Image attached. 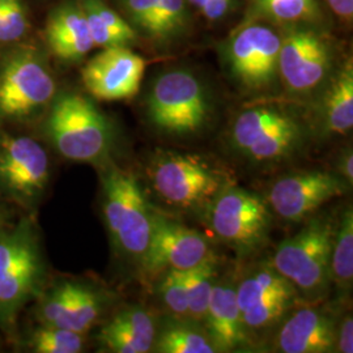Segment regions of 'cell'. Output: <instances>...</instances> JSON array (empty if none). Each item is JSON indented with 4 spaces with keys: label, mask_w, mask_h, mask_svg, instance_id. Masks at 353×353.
Masks as SVG:
<instances>
[{
    "label": "cell",
    "mask_w": 353,
    "mask_h": 353,
    "mask_svg": "<svg viewBox=\"0 0 353 353\" xmlns=\"http://www.w3.org/2000/svg\"><path fill=\"white\" fill-rule=\"evenodd\" d=\"M160 292L165 306L170 313H173L176 318L189 316V300L185 281V271H166V275L160 285Z\"/></svg>",
    "instance_id": "1f68e13d"
},
{
    "label": "cell",
    "mask_w": 353,
    "mask_h": 353,
    "mask_svg": "<svg viewBox=\"0 0 353 353\" xmlns=\"http://www.w3.org/2000/svg\"><path fill=\"white\" fill-rule=\"evenodd\" d=\"M153 345L160 353H214L216 348L207 336L181 325L166 328L154 339Z\"/></svg>",
    "instance_id": "83f0119b"
},
{
    "label": "cell",
    "mask_w": 353,
    "mask_h": 353,
    "mask_svg": "<svg viewBox=\"0 0 353 353\" xmlns=\"http://www.w3.org/2000/svg\"><path fill=\"white\" fill-rule=\"evenodd\" d=\"M204 17L211 21L224 19L232 11L236 0H188Z\"/></svg>",
    "instance_id": "e575fe53"
},
{
    "label": "cell",
    "mask_w": 353,
    "mask_h": 353,
    "mask_svg": "<svg viewBox=\"0 0 353 353\" xmlns=\"http://www.w3.org/2000/svg\"><path fill=\"white\" fill-rule=\"evenodd\" d=\"M55 81L36 51H19L0 71V114L21 119L36 113L55 96Z\"/></svg>",
    "instance_id": "8fae6325"
},
{
    "label": "cell",
    "mask_w": 353,
    "mask_h": 353,
    "mask_svg": "<svg viewBox=\"0 0 353 353\" xmlns=\"http://www.w3.org/2000/svg\"><path fill=\"white\" fill-rule=\"evenodd\" d=\"M151 174L159 196L181 208H202L211 204L227 185L216 169L192 154L166 153L153 163Z\"/></svg>",
    "instance_id": "ba28073f"
},
{
    "label": "cell",
    "mask_w": 353,
    "mask_h": 353,
    "mask_svg": "<svg viewBox=\"0 0 353 353\" xmlns=\"http://www.w3.org/2000/svg\"><path fill=\"white\" fill-rule=\"evenodd\" d=\"M43 279V262L32 223L11 232L0 230V323L11 326L20 309L36 294Z\"/></svg>",
    "instance_id": "277c9868"
},
{
    "label": "cell",
    "mask_w": 353,
    "mask_h": 353,
    "mask_svg": "<svg viewBox=\"0 0 353 353\" xmlns=\"http://www.w3.org/2000/svg\"><path fill=\"white\" fill-rule=\"evenodd\" d=\"M331 280L338 290L348 292L353 281V214L348 207L341 216L331 252Z\"/></svg>",
    "instance_id": "cb8c5ba5"
},
{
    "label": "cell",
    "mask_w": 353,
    "mask_h": 353,
    "mask_svg": "<svg viewBox=\"0 0 353 353\" xmlns=\"http://www.w3.org/2000/svg\"><path fill=\"white\" fill-rule=\"evenodd\" d=\"M281 34L259 21L241 24L224 46L229 74L241 87L252 92L270 89L279 80Z\"/></svg>",
    "instance_id": "52a82bcc"
},
{
    "label": "cell",
    "mask_w": 353,
    "mask_h": 353,
    "mask_svg": "<svg viewBox=\"0 0 353 353\" xmlns=\"http://www.w3.org/2000/svg\"><path fill=\"white\" fill-rule=\"evenodd\" d=\"M188 0H160L152 23L150 41L159 46L173 42L189 28Z\"/></svg>",
    "instance_id": "484cf974"
},
{
    "label": "cell",
    "mask_w": 353,
    "mask_h": 353,
    "mask_svg": "<svg viewBox=\"0 0 353 353\" xmlns=\"http://www.w3.org/2000/svg\"><path fill=\"white\" fill-rule=\"evenodd\" d=\"M334 50L326 36L306 26H290L281 34L279 80L294 96L319 88L332 71Z\"/></svg>",
    "instance_id": "9c48e42d"
},
{
    "label": "cell",
    "mask_w": 353,
    "mask_h": 353,
    "mask_svg": "<svg viewBox=\"0 0 353 353\" xmlns=\"http://www.w3.org/2000/svg\"><path fill=\"white\" fill-rule=\"evenodd\" d=\"M99 339L110 352H150L156 339L153 318L140 307L122 310L102 328Z\"/></svg>",
    "instance_id": "d6986e66"
},
{
    "label": "cell",
    "mask_w": 353,
    "mask_h": 353,
    "mask_svg": "<svg viewBox=\"0 0 353 353\" xmlns=\"http://www.w3.org/2000/svg\"><path fill=\"white\" fill-rule=\"evenodd\" d=\"M49 182L45 148L28 137H8L0 143V188L19 203L37 201Z\"/></svg>",
    "instance_id": "7c38bea8"
},
{
    "label": "cell",
    "mask_w": 353,
    "mask_h": 353,
    "mask_svg": "<svg viewBox=\"0 0 353 353\" xmlns=\"http://www.w3.org/2000/svg\"><path fill=\"white\" fill-rule=\"evenodd\" d=\"M148 118L168 135L189 137L207 125L211 114L208 92L189 70H169L157 76L147 99Z\"/></svg>",
    "instance_id": "7a4b0ae2"
},
{
    "label": "cell",
    "mask_w": 353,
    "mask_h": 353,
    "mask_svg": "<svg viewBox=\"0 0 353 353\" xmlns=\"http://www.w3.org/2000/svg\"><path fill=\"white\" fill-rule=\"evenodd\" d=\"M319 17L318 0H250L246 23L267 20L290 28L313 24Z\"/></svg>",
    "instance_id": "7402d4cb"
},
{
    "label": "cell",
    "mask_w": 353,
    "mask_h": 353,
    "mask_svg": "<svg viewBox=\"0 0 353 353\" xmlns=\"http://www.w3.org/2000/svg\"><path fill=\"white\" fill-rule=\"evenodd\" d=\"M270 223L263 199L248 190L225 185L211 203V227L216 236L241 252L261 245Z\"/></svg>",
    "instance_id": "30bf717a"
},
{
    "label": "cell",
    "mask_w": 353,
    "mask_h": 353,
    "mask_svg": "<svg viewBox=\"0 0 353 353\" xmlns=\"http://www.w3.org/2000/svg\"><path fill=\"white\" fill-rule=\"evenodd\" d=\"M48 134L55 150L76 163H96L112 148L113 134L93 102L76 93L61 94L51 108Z\"/></svg>",
    "instance_id": "6da1fadb"
},
{
    "label": "cell",
    "mask_w": 353,
    "mask_h": 353,
    "mask_svg": "<svg viewBox=\"0 0 353 353\" xmlns=\"http://www.w3.org/2000/svg\"><path fill=\"white\" fill-rule=\"evenodd\" d=\"M292 300L290 297H275L246 309L241 313L243 327L246 331H258L272 326L287 312Z\"/></svg>",
    "instance_id": "f546056e"
},
{
    "label": "cell",
    "mask_w": 353,
    "mask_h": 353,
    "mask_svg": "<svg viewBox=\"0 0 353 353\" xmlns=\"http://www.w3.org/2000/svg\"><path fill=\"white\" fill-rule=\"evenodd\" d=\"M338 172L345 182L352 185L353 182V156L352 151L343 152L338 160Z\"/></svg>",
    "instance_id": "74e56055"
},
{
    "label": "cell",
    "mask_w": 353,
    "mask_h": 353,
    "mask_svg": "<svg viewBox=\"0 0 353 353\" xmlns=\"http://www.w3.org/2000/svg\"><path fill=\"white\" fill-rule=\"evenodd\" d=\"M335 230L331 220L316 219L283 241L274 254L272 267L310 301L319 300L327 290Z\"/></svg>",
    "instance_id": "3957f363"
},
{
    "label": "cell",
    "mask_w": 353,
    "mask_h": 353,
    "mask_svg": "<svg viewBox=\"0 0 353 353\" xmlns=\"http://www.w3.org/2000/svg\"><path fill=\"white\" fill-rule=\"evenodd\" d=\"M336 327L331 316L313 307L301 309L283 323L278 348L284 353H326L335 348Z\"/></svg>",
    "instance_id": "2e32d148"
},
{
    "label": "cell",
    "mask_w": 353,
    "mask_h": 353,
    "mask_svg": "<svg viewBox=\"0 0 353 353\" xmlns=\"http://www.w3.org/2000/svg\"><path fill=\"white\" fill-rule=\"evenodd\" d=\"M297 290L278 271L270 265L256 270L242 279L236 287V297L241 313L256 303H263L275 297L293 299Z\"/></svg>",
    "instance_id": "603a6c76"
},
{
    "label": "cell",
    "mask_w": 353,
    "mask_h": 353,
    "mask_svg": "<svg viewBox=\"0 0 353 353\" xmlns=\"http://www.w3.org/2000/svg\"><path fill=\"white\" fill-rule=\"evenodd\" d=\"M230 140L234 150L255 163L285 159L303 141V127L290 113L274 106L246 109L236 118Z\"/></svg>",
    "instance_id": "8992f818"
},
{
    "label": "cell",
    "mask_w": 353,
    "mask_h": 353,
    "mask_svg": "<svg viewBox=\"0 0 353 353\" xmlns=\"http://www.w3.org/2000/svg\"><path fill=\"white\" fill-rule=\"evenodd\" d=\"M147 61L128 48H106L81 70L89 93L102 101L130 100L139 92Z\"/></svg>",
    "instance_id": "9a60e30c"
},
{
    "label": "cell",
    "mask_w": 353,
    "mask_h": 353,
    "mask_svg": "<svg viewBox=\"0 0 353 353\" xmlns=\"http://www.w3.org/2000/svg\"><path fill=\"white\" fill-rule=\"evenodd\" d=\"M28 29V17L23 0H6L0 14V43L23 37Z\"/></svg>",
    "instance_id": "d6a6232c"
},
{
    "label": "cell",
    "mask_w": 353,
    "mask_h": 353,
    "mask_svg": "<svg viewBox=\"0 0 353 353\" xmlns=\"http://www.w3.org/2000/svg\"><path fill=\"white\" fill-rule=\"evenodd\" d=\"M211 254L207 241L198 230L152 214L151 239L140 263L148 274L188 271Z\"/></svg>",
    "instance_id": "4fadbf2b"
},
{
    "label": "cell",
    "mask_w": 353,
    "mask_h": 353,
    "mask_svg": "<svg viewBox=\"0 0 353 353\" xmlns=\"http://www.w3.org/2000/svg\"><path fill=\"white\" fill-rule=\"evenodd\" d=\"M101 309V300L96 292L72 283L65 328L84 335L99 319Z\"/></svg>",
    "instance_id": "4316f807"
},
{
    "label": "cell",
    "mask_w": 353,
    "mask_h": 353,
    "mask_svg": "<svg viewBox=\"0 0 353 353\" xmlns=\"http://www.w3.org/2000/svg\"><path fill=\"white\" fill-rule=\"evenodd\" d=\"M325 130L335 135H347L353 127V67L348 61L330 81L322 101Z\"/></svg>",
    "instance_id": "44dd1931"
},
{
    "label": "cell",
    "mask_w": 353,
    "mask_h": 353,
    "mask_svg": "<svg viewBox=\"0 0 353 353\" xmlns=\"http://www.w3.org/2000/svg\"><path fill=\"white\" fill-rule=\"evenodd\" d=\"M335 347L341 353L353 352V319L351 314L344 316L339 326V331L336 328Z\"/></svg>",
    "instance_id": "d590c367"
},
{
    "label": "cell",
    "mask_w": 353,
    "mask_h": 353,
    "mask_svg": "<svg viewBox=\"0 0 353 353\" xmlns=\"http://www.w3.org/2000/svg\"><path fill=\"white\" fill-rule=\"evenodd\" d=\"M30 345L37 353H77L83 351L84 335L67 328L41 326L32 335Z\"/></svg>",
    "instance_id": "f1b7e54d"
},
{
    "label": "cell",
    "mask_w": 353,
    "mask_h": 353,
    "mask_svg": "<svg viewBox=\"0 0 353 353\" xmlns=\"http://www.w3.org/2000/svg\"><path fill=\"white\" fill-rule=\"evenodd\" d=\"M331 11L347 23H351L353 17V0H327Z\"/></svg>",
    "instance_id": "8d00e7d4"
},
{
    "label": "cell",
    "mask_w": 353,
    "mask_h": 353,
    "mask_svg": "<svg viewBox=\"0 0 353 353\" xmlns=\"http://www.w3.org/2000/svg\"><path fill=\"white\" fill-rule=\"evenodd\" d=\"M341 176L313 170L281 176L270 189L268 202L283 220L300 223L345 192Z\"/></svg>",
    "instance_id": "5bb4252c"
},
{
    "label": "cell",
    "mask_w": 353,
    "mask_h": 353,
    "mask_svg": "<svg viewBox=\"0 0 353 353\" xmlns=\"http://www.w3.org/2000/svg\"><path fill=\"white\" fill-rule=\"evenodd\" d=\"M88 21L90 37L99 48H128L138 39V33L113 8L102 0L79 1Z\"/></svg>",
    "instance_id": "ffe728a7"
},
{
    "label": "cell",
    "mask_w": 353,
    "mask_h": 353,
    "mask_svg": "<svg viewBox=\"0 0 353 353\" xmlns=\"http://www.w3.org/2000/svg\"><path fill=\"white\" fill-rule=\"evenodd\" d=\"M160 0H118L125 14V20L137 33L150 39L152 23Z\"/></svg>",
    "instance_id": "836d02e7"
},
{
    "label": "cell",
    "mask_w": 353,
    "mask_h": 353,
    "mask_svg": "<svg viewBox=\"0 0 353 353\" xmlns=\"http://www.w3.org/2000/svg\"><path fill=\"white\" fill-rule=\"evenodd\" d=\"M103 214L115 245L140 261L151 239L152 214L135 176L118 168L106 173Z\"/></svg>",
    "instance_id": "5b68a950"
},
{
    "label": "cell",
    "mask_w": 353,
    "mask_h": 353,
    "mask_svg": "<svg viewBox=\"0 0 353 353\" xmlns=\"http://www.w3.org/2000/svg\"><path fill=\"white\" fill-rule=\"evenodd\" d=\"M72 283H63L51 290L39 306V319L43 326L65 328Z\"/></svg>",
    "instance_id": "4dcf8cb0"
},
{
    "label": "cell",
    "mask_w": 353,
    "mask_h": 353,
    "mask_svg": "<svg viewBox=\"0 0 353 353\" xmlns=\"http://www.w3.org/2000/svg\"><path fill=\"white\" fill-rule=\"evenodd\" d=\"M46 39L52 54L67 62L80 61L96 48L85 13L77 1L64 3L50 13Z\"/></svg>",
    "instance_id": "e0dca14e"
},
{
    "label": "cell",
    "mask_w": 353,
    "mask_h": 353,
    "mask_svg": "<svg viewBox=\"0 0 353 353\" xmlns=\"http://www.w3.org/2000/svg\"><path fill=\"white\" fill-rule=\"evenodd\" d=\"M203 322L216 352H232L246 341L234 285L227 281L214 283Z\"/></svg>",
    "instance_id": "ac0fdd59"
},
{
    "label": "cell",
    "mask_w": 353,
    "mask_h": 353,
    "mask_svg": "<svg viewBox=\"0 0 353 353\" xmlns=\"http://www.w3.org/2000/svg\"><path fill=\"white\" fill-rule=\"evenodd\" d=\"M216 261L214 254L199 265L185 271V281L189 300V316L192 321L203 322L208 309L216 278Z\"/></svg>",
    "instance_id": "d4e9b609"
}]
</instances>
